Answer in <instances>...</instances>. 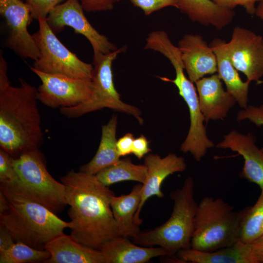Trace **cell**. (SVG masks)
<instances>
[{
    "label": "cell",
    "instance_id": "obj_37",
    "mask_svg": "<svg viewBox=\"0 0 263 263\" xmlns=\"http://www.w3.org/2000/svg\"><path fill=\"white\" fill-rule=\"evenodd\" d=\"M251 244L256 263H263V235Z\"/></svg>",
    "mask_w": 263,
    "mask_h": 263
},
{
    "label": "cell",
    "instance_id": "obj_22",
    "mask_svg": "<svg viewBox=\"0 0 263 263\" xmlns=\"http://www.w3.org/2000/svg\"><path fill=\"white\" fill-rule=\"evenodd\" d=\"M178 9L189 19L202 25L222 30L234 19L233 10L223 8L211 0H177Z\"/></svg>",
    "mask_w": 263,
    "mask_h": 263
},
{
    "label": "cell",
    "instance_id": "obj_13",
    "mask_svg": "<svg viewBox=\"0 0 263 263\" xmlns=\"http://www.w3.org/2000/svg\"><path fill=\"white\" fill-rule=\"evenodd\" d=\"M193 83L188 78L176 85L179 94L187 104L190 117L188 132L180 147V150L190 153L195 160L200 161L214 144L207 136L204 124L205 118L202 113L198 94Z\"/></svg>",
    "mask_w": 263,
    "mask_h": 263
},
{
    "label": "cell",
    "instance_id": "obj_9",
    "mask_svg": "<svg viewBox=\"0 0 263 263\" xmlns=\"http://www.w3.org/2000/svg\"><path fill=\"white\" fill-rule=\"evenodd\" d=\"M84 10L79 0H66L51 11L46 18L47 22L55 34L69 26L76 33L84 36L93 48L94 60L117 49L114 44L90 24Z\"/></svg>",
    "mask_w": 263,
    "mask_h": 263
},
{
    "label": "cell",
    "instance_id": "obj_41",
    "mask_svg": "<svg viewBox=\"0 0 263 263\" xmlns=\"http://www.w3.org/2000/svg\"><path fill=\"white\" fill-rule=\"evenodd\" d=\"M262 234L263 235V224L262 226Z\"/></svg>",
    "mask_w": 263,
    "mask_h": 263
},
{
    "label": "cell",
    "instance_id": "obj_6",
    "mask_svg": "<svg viewBox=\"0 0 263 263\" xmlns=\"http://www.w3.org/2000/svg\"><path fill=\"white\" fill-rule=\"evenodd\" d=\"M245 208L239 211L220 198L206 196L198 204L191 248L210 252L240 240Z\"/></svg>",
    "mask_w": 263,
    "mask_h": 263
},
{
    "label": "cell",
    "instance_id": "obj_8",
    "mask_svg": "<svg viewBox=\"0 0 263 263\" xmlns=\"http://www.w3.org/2000/svg\"><path fill=\"white\" fill-rule=\"evenodd\" d=\"M38 30L33 35L39 51L32 67L48 74L92 79L93 64L83 62L58 39L46 18L38 20Z\"/></svg>",
    "mask_w": 263,
    "mask_h": 263
},
{
    "label": "cell",
    "instance_id": "obj_18",
    "mask_svg": "<svg viewBox=\"0 0 263 263\" xmlns=\"http://www.w3.org/2000/svg\"><path fill=\"white\" fill-rule=\"evenodd\" d=\"M118 236L106 243L99 250L105 263H146L157 257L167 256L163 247L144 246Z\"/></svg>",
    "mask_w": 263,
    "mask_h": 263
},
{
    "label": "cell",
    "instance_id": "obj_23",
    "mask_svg": "<svg viewBox=\"0 0 263 263\" xmlns=\"http://www.w3.org/2000/svg\"><path fill=\"white\" fill-rule=\"evenodd\" d=\"M142 187L143 184H138L129 193L114 195L111 198V206L120 236L133 238L141 231L135 215L141 201Z\"/></svg>",
    "mask_w": 263,
    "mask_h": 263
},
{
    "label": "cell",
    "instance_id": "obj_36",
    "mask_svg": "<svg viewBox=\"0 0 263 263\" xmlns=\"http://www.w3.org/2000/svg\"><path fill=\"white\" fill-rule=\"evenodd\" d=\"M15 243L9 231L0 224V251L10 248Z\"/></svg>",
    "mask_w": 263,
    "mask_h": 263
},
{
    "label": "cell",
    "instance_id": "obj_25",
    "mask_svg": "<svg viewBox=\"0 0 263 263\" xmlns=\"http://www.w3.org/2000/svg\"><path fill=\"white\" fill-rule=\"evenodd\" d=\"M147 174L144 165L133 163L128 157L120 159L115 164L101 170L95 175L104 186L111 185L125 181H133L143 184Z\"/></svg>",
    "mask_w": 263,
    "mask_h": 263
},
{
    "label": "cell",
    "instance_id": "obj_42",
    "mask_svg": "<svg viewBox=\"0 0 263 263\" xmlns=\"http://www.w3.org/2000/svg\"><path fill=\"white\" fill-rule=\"evenodd\" d=\"M119 0H117V1H119Z\"/></svg>",
    "mask_w": 263,
    "mask_h": 263
},
{
    "label": "cell",
    "instance_id": "obj_14",
    "mask_svg": "<svg viewBox=\"0 0 263 263\" xmlns=\"http://www.w3.org/2000/svg\"><path fill=\"white\" fill-rule=\"evenodd\" d=\"M144 164L147 168V174L143 184L140 205L135 215V221L139 225L143 222L140 214L146 202L153 196L163 198L164 193L161 187L164 180L174 173L184 171L187 168L184 158L175 153H169L163 158L157 154L149 153L145 156Z\"/></svg>",
    "mask_w": 263,
    "mask_h": 263
},
{
    "label": "cell",
    "instance_id": "obj_11",
    "mask_svg": "<svg viewBox=\"0 0 263 263\" xmlns=\"http://www.w3.org/2000/svg\"><path fill=\"white\" fill-rule=\"evenodd\" d=\"M0 14L8 32L5 46L21 58L36 60L39 51L28 31L32 19L28 5L21 0H0Z\"/></svg>",
    "mask_w": 263,
    "mask_h": 263
},
{
    "label": "cell",
    "instance_id": "obj_27",
    "mask_svg": "<svg viewBox=\"0 0 263 263\" xmlns=\"http://www.w3.org/2000/svg\"><path fill=\"white\" fill-rule=\"evenodd\" d=\"M51 257L46 250H39L20 242L0 251V263H45Z\"/></svg>",
    "mask_w": 263,
    "mask_h": 263
},
{
    "label": "cell",
    "instance_id": "obj_33",
    "mask_svg": "<svg viewBox=\"0 0 263 263\" xmlns=\"http://www.w3.org/2000/svg\"><path fill=\"white\" fill-rule=\"evenodd\" d=\"M84 11L98 12L112 10L117 0H79Z\"/></svg>",
    "mask_w": 263,
    "mask_h": 263
},
{
    "label": "cell",
    "instance_id": "obj_24",
    "mask_svg": "<svg viewBox=\"0 0 263 263\" xmlns=\"http://www.w3.org/2000/svg\"><path fill=\"white\" fill-rule=\"evenodd\" d=\"M117 125V117L113 114L109 122L102 127L101 138L95 155L90 162L82 166L79 170L96 175L120 160L116 147Z\"/></svg>",
    "mask_w": 263,
    "mask_h": 263
},
{
    "label": "cell",
    "instance_id": "obj_19",
    "mask_svg": "<svg viewBox=\"0 0 263 263\" xmlns=\"http://www.w3.org/2000/svg\"><path fill=\"white\" fill-rule=\"evenodd\" d=\"M51 254L47 263H105L99 250L84 245L63 233L44 247Z\"/></svg>",
    "mask_w": 263,
    "mask_h": 263
},
{
    "label": "cell",
    "instance_id": "obj_16",
    "mask_svg": "<svg viewBox=\"0 0 263 263\" xmlns=\"http://www.w3.org/2000/svg\"><path fill=\"white\" fill-rule=\"evenodd\" d=\"M256 138L251 132L247 134L232 130L224 137L217 147L229 149L244 159L241 175L250 182L257 185L263 191V152L255 144Z\"/></svg>",
    "mask_w": 263,
    "mask_h": 263
},
{
    "label": "cell",
    "instance_id": "obj_21",
    "mask_svg": "<svg viewBox=\"0 0 263 263\" xmlns=\"http://www.w3.org/2000/svg\"><path fill=\"white\" fill-rule=\"evenodd\" d=\"M176 256L190 263H256L251 243L239 240L232 245L213 251L188 248L179 250Z\"/></svg>",
    "mask_w": 263,
    "mask_h": 263
},
{
    "label": "cell",
    "instance_id": "obj_7",
    "mask_svg": "<svg viewBox=\"0 0 263 263\" xmlns=\"http://www.w3.org/2000/svg\"><path fill=\"white\" fill-rule=\"evenodd\" d=\"M126 49L125 46H123L93 61L90 97L76 106L60 108L62 114L69 118H74L90 112L109 108L131 115L139 124H143L144 120L140 109L122 101L113 82V63L118 55L124 52Z\"/></svg>",
    "mask_w": 263,
    "mask_h": 263
},
{
    "label": "cell",
    "instance_id": "obj_39",
    "mask_svg": "<svg viewBox=\"0 0 263 263\" xmlns=\"http://www.w3.org/2000/svg\"><path fill=\"white\" fill-rule=\"evenodd\" d=\"M8 207V200L3 193L0 191V213L6 210Z\"/></svg>",
    "mask_w": 263,
    "mask_h": 263
},
{
    "label": "cell",
    "instance_id": "obj_15",
    "mask_svg": "<svg viewBox=\"0 0 263 263\" xmlns=\"http://www.w3.org/2000/svg\"><path fill=\"white\" fill-rule=\"evenodd\" d=\"M178 47L184 69L192 82L217 72L216 55L201 35L185 34L179 40Z\"/></svg>",
    "mask_w": 263,
    "mask_h": 263
},
{
    "label": "cell",
    "instance_id": "obj_28",
    "mask_svg": "<svg viewBox=\"0 0 263 263\" xmlns=\"http://www.w3.org/2000/svg\"><path fill=\"white\" fill-rule=\"evenodd\" d=\"M13 159L12 156L0 149V185L11 186L17 181V174Z\"/></svg>",
    "mask_w": 263,
    "mask_h": 263
},
{
    "label": "cell",
    "instance_id": "obj_1",
    "mask_svg": "<svg viewBox=\"0 0 263 263\" xmlns=\"http://www.w3.org/2000/svg\"><path fill=\"white\" fill-rule=\"evenodd\" d=\"M60 181L65 185L66 201L70 207L68 215L73 239L100 250L106 243L120 235L111 206L115 194L109 187L95 175L74 169Z\"/></svg>",
    "mask_w": 263,
    "mask_h": 263
},
{
    "label": "cell",
    "instance_id": "obj_31",
    "mask_svg": "<svg viewBox=\"0 0 263 263\" xmlns=\"http://www.w3.org/2000/svg\"><path fill=\"white\" fill-rule=\"evenodd\" d=\"M248 119L257 126L263 125V104L259 107L252 105L240 111L237 115L238 121ZM263 152V147L261 149Z\"/></svg>",
    "mask_w": 263,
    "mask_h": 263
},
{
    "label": "cell",
    "instance_id": "obj_17",
    "mask_svg": "<svg viewBox=\"0 0 263 263\" xmlns=\"http://www.w3.org/2000/svg\"><path fill=\"white\" fill-rule=\"evenodd\" d=\"M194 83L206 122L224 119L237 102L232 95L225 91L218 74L203 77Z\"/></svg>",
    "mask_w": 263,
    "mask_h": 263
},
{
    "label": "cell",
    "instance_id": "obj_5",
    "mask_svg": "<svg viewBox=\"0 0 263 263\" xmlns=\"http://www.w3.org/2000/svg\"><path fill=\"white\" fill-rule=\"evenodd\" d=\"M13 162L17 181L11 186L0 185V191L38 203L55 214L64 210L68 205L65 185L49 173L39 149L24 152L13 157Z\"/></svg>",
    "mask_w": 263,
    "mask_h": 263
},
{
    "label": "cell",
    "instance_id": "obj_38",
    "mask_svg": "<svg viewBox=\"0 0 263 263\" xmlns=\"http://www.w3.org/2000/svg\"><path fill=\"white\" fill-rule=\"evenodd\" d=\"M0 54V87H2L10 84V82L7 76V63L1 52Z\"/></svg>",
    "mask_w": 263,
    "mask_h": 263
},
{
    "label": "cell",
    "instance_id": "obj_3",
    "mask_svg": "<svg viewBox=\"0 0 263 263\" xmlns=\"http://www.w3.org/2000/svg\"><path fill=\"white\" fill-rule=\"evenodd\" d=\"M2 193L8 207L0 213V224L9 231L15 243L43 250L49 242L69 228V222L63 221L44 206L18 195Z\"/></svg>",
    "mask_w": 263,
    "mask_h": 263
},
{
    "label": "cell",
    "instance_id": "obj_29",
    "mask_svg": "<svg viewBox=\"0 0 263 263\" xmlns=\"http://www.w3.org/2000/svg\"><path fill=\"white\" fill-rule=\"evenodd\" d=\"M30 8L32 19L46 18L56 6L63 0H25Z\"/></svg>",
    "mask_w": 263,
    "mask_h": 263
},
{
    "label": "cell",
    "instance_id": "obj_4",
    "mask_svg": "<svg viewBox=\"0 0 263 263\" xmlns=\"http://www.w3.org/2000/svg\"><path fill=\"white\" fill-rule=\"evenodd\" d=\"M194 188L193 179L188 177L180 188L169 194L173 206L169 219L153 229L141 231L132 238L133 243L144 246L163 247L167 256L175 255L180 250L191 248L198 204L194 198Z\"/></svg>",
    "mask_w": 263,
    "mask_h": 263
},
{
    "label": "cell",
    "instance_id": "obj_12",
    "mask_svg": "<svg viewBox=\"0 0 263 263\" xmlns=\"http://www.w3.org/2000/svg\"><path fill=\"white\" fill-rule=\"evenodd\" d=\"M231 61L250 81L263 77V37L249 29L237 26L227 42Z\"/></svg>",
    "mask_w": 263,
    "mask_h": 263
},
{
    "label": "cell",
    "instance_id": "obj_30",
    "mask_svg": "<svg viewBox=\"0 0 263 263\" xmlns=\"http://www.w3.org/2000/svg\"><path fill=\"white\" fill-rule=\"evenodd\" d=\"M132 4L137 7L147 15L168 6L178 8L177 0H130Z\"/></svg>",
    "mask_w": 263,
    "mask_h": 263
},
{
    "label": "cell",
    "instance_id": "obj_2",
    "mask_svg": "<svg viewBox=\"0 0 263 263\" xmlns=\"http://www.w3.org/2000/svg\"><path fill=\"white\" fill-rule=\"evenodd\" d=\"M20 85L0 87V149L13 157L39 149L43 142L37 88L21 78Z\"/></svg>",
    "mask_w": 263,
    "mask_h": 263
},
{
    "label": "cell",
    "instance_id": "obj_34",
    "mask_svg": "<svg viewBox=\"0 0 263 263\" xmlns=\"http://www.w3.org/2000/svg\"><path fill=\"white\" fill-rule=\"evenodd\" d=\"M147 138L144 135L134 138L132 147V153L138 159H141L151 151L149 148Z\"/></svg>",
    "mask_w": 263,
    "mask_h": 263
},
{
    "label": "cell",
    "instance_id": "obj_35",
    "mask_svg": "<svg viewBox=\"0 0 263 263\" xmlns=\"http://www.w3.org/2000/svg\"><path fill=\"white\" fill-rule=\"evenodd\" d=\"M134 139L132 133H127L117 140L116 147L120 156H125L132 153Z\"/></svg>",
    "mask_w": 263,
    "mask_h": 263
},
{
    "label": "cell",
    "instance_id": "obj_40",
    "mask_svg": "<svg viewBox=\"0 0 263 263\" xmlns=\"http://www.w3.org/2000/svg\"><path fill=\"white\" fill-rule=\"evenodd\" d=\"M255 15L263 20V0L260 2L256 7Z\"/></svg>",
    "mask_w": 263,
    "mask_h": 263
},
{
    "label": "cell",
    "instance_id": "obj_26",
    "mask_svg": "<svg viewBox=\"0 0 263 263\" xmlns=\"http://www.w3.org/2000/svg\"><path fill=\"white\" fill-rule=\"evenodd\" d=\"M240 234V240L251 243L262 236L263 224V191L252 207H245Z\"/></svg>",
    "mask_w": 263,
    "mask_h": 263
},
{
    "label": "cell",
    "instance_id": "obj_10",
    "mask_svg": "<svg viewBox=\"0 0 263 263\" xmlns=\"http://www.w3.org/2000/svg\"><path fill=\"white\" fill-rule=\"evenodd\" d=\"M30 69L41 81L37 88V99L48 107L60 109L75 107L91 96V79L46 74L32 66Z\"/></svg>",
    "mask_w": 263,
    "mask_h": 263
},
{
    "label": "cell",
    "instance_id": "obj_20",
    "mask_svg": "<svg viewBox=\"0 0 263 263\" xmlns=\"http://www.w3.org/2000/svg\"><path fill=\"white\" fill-rule=\"evenodd\" d=\"M209 45L216 56L218 75L225 83L226 91L235 98L242 108H246L247 107L249 86L251 81L247 80L244 82L241 79L237 70L231 61L227 42L225 40L216 38Z\"/></svg>",
    "mask_w": 263,
    "mask_h": 263
},
{
    "label": "cell",
    "instance_id": "obj_32",
    "mask_svg": "<svg viewBox=\"0 0 263 263\" xmlns=\"http://www.w3.org/2000/svg\"><path fill=\"white\" fill-rule=\"evenodd\" d=\"M218 6L233 10L238 6L243 7L249 15H254L256 12L255 6L257 2H261L263 0H211Z\"/></svg>",
    "mask_w": 263,
    "mask_h": 263
}]
</instances>
